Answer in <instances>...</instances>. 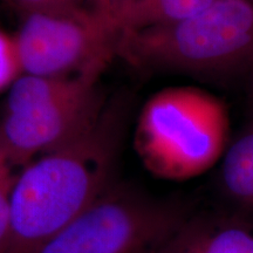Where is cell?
<instances>
[{
    "mask_svg": "<svg viewBox=\"0 0 253 253\" xmlns=\"http://www.w3.org/2000/svg\"><path fill=\"white\" fill-rule=\"evenodd\" d=\"M128 109V100H114L90 128L15 177L8 253H36L115 183Z\"/></svg>",
    "mask_w": 253,
    "mask_h": 253,
    "instance_id": "6da1fadb",
    "label": "cell"
},
{
    "mask_svg": "<svg viewBox=\"0 0 253 253\" xmlns=\"http://www.w3.org/2000/svg\"><path fill=\"white\" fill-rule=\"evenodd\" d=\"M229 130L227 109L217 96L197 87H169L145 102L134 144L151 175L166 181H188L223 158Z\"/></svg>",
    "mask_w": 253,
    "mask_h": 253,
    "instance_id": "3957f363",
    "label": "cell"
},
{
    "mask_svg": "<svg viewBox=\"0 0 253 253\" xmlns=\"http://www.w3.org/2000/svg\"><path fill=\"white\" fill-rule=\"evenodd\" d=\"M12 166L11 160H9V155L7 148L2 141L1 135H0V181L6 178V177L11 176V169L9 167Z\"/></svg>",
    "mask_w": 253,
    "mask_h": 253,
    "instance_id": "5bb4252c",
    "label": "cell"
},
{
    "mask_svg": "<svg viewBox=\"0 0 253 253\" xmlns=\"http://www.w3.org/2000/svg\"><path fill=\"white\" fill-rule=\"evenodd\" d=\"M219 177L227 198L242 210L253 212V121L227 147Z\"/></svg>",
    "mask_w": 253,
    "mask_h": 253,
    "instance_id": "ba28073f",
    "label": "cell"
},
{
    "mask_svg": "<svg viewBox=\"0 0 253 253\" xmlns=\"http://www.w3.org/2000/svg\"><path fill=\"white\" fill-rule=\"evenodd\" d=\"M24 15L32 13H63L82 7L80 0H11Z\"/></svg>",
    "mask_w": 253,
    "mask_h": 253,
    "instance_id": "4fadbf2b",
    "label": "cell"
},
{
    "mask_svg": "<svg viewBox=\"0 0 253 253\" xmlns=\"http://www.w3.org/2000/svg\"><path fill=\"white\" fill-rule=\"evenodd\" d=\"M131 1L132 0H89L90 6L88 8L120 39L123 18Z\"/></svg>",
    "mask_w": 253,
    "mask_h": 253,
    "instance_id": "8fae6325",
    "label": "cell"
},
{
    "mask_svg": "<svg viewBox=\"0 0 253 253\" xmlns=\"http://www.w3.org/2000/svg\"><path fill=\"white\" fill-rule=\"evenodd\" d=\"M186 217L181 205L115 182L36 253H151Z\"/></svg>",
    "mask_w": 253,
    "mask_h": 253,
    "instance_id": "277c9868",
    "label": "cell"
},
{
    "mask_svg": "<svg viewBox=\"0 0 253 253\" xmlns=\"http://www.w3.org/2000/svg\"><path fill=\"white\" fill-rule=\"evenodd\" d=\"M250 1H253V0H250Z\"/></svg>",
    "mask_w": 253,
    "mask_h": 253,
    "instance_id": "2e32d148",
    "label": "cell"
},
{
    "mask_svg": "<svg viewBox=\"0 0 253 253\" xmlns=\"http://www.w3.org/2000/svg\"><path fill=\"white\" fill-rule=\"evenodd\" d=\"M151 253H253V223L238 216H188Z\"/></svg>",
    "mask_w": 253,
    "mask_h": 253,
    "instance_id": "52a82bcc",
    "label": "cell"
},
{
    "mask_svg": "<svg viewBox=\"0 0 253 253\" xmlns=\"http://www.w3.org/2000/svg\"><path fill=\"white\" fill-rule=\"evenodd\" d=\"M252 90H253V68H252Z\"/></svg>",
    "mask_w": 253,
    "mask_h": 253,
    "instance_id": "9a60e30c",
    "label": "cell"
},
{
    "mask_svg": "<svg viewBox=\"0 0 253 253\" xmlns=\"http://www.w3.org/2000/svg\"><path fill=\"white\" fill-rule=\"evenodd\" d=\"M213 1L214 0H132L123 18L121 37L130 32L179 23L204 11Z\"/></svg>",
    "mask_w": 253,
    "mask_h": 253,
    "instance_id": "9c48e42d",
    "label": "cell"
},
{
    "mask_svg": "<svg viewBox=\"0 0 253 253\" xmlns=\"http://www.w3.org/2000/svg\"><path fill=\"white\" fill-rule=\"evenodd\" d=\"M13 181L12 175L0 181V253H8L11 248V190Z\"/></svg>",
    "mask_w": 253,
    "mask_h": 253,
    "instance_id": "7c38bea8",
    "label": "cell"
},
{
    "mask_svg": "<svg viewBox=\"0 0 253 253\" xmlns=\"http://www.w3.org/2000/svg\"><path fill=\"white\" fill-rule=\"evenodd\" d=\"M15 42L24 74L69 77L74 72L101 74L119 38L89 8L80 7L26 14Z\"/></svg>",
    "mask_w": 253,
    "mask_h": 253,
    "instance_id": "5b68a950",
    "label": "cell"
},
{
    "mask_svg": "<svg viewBox=\"0 0 253 253\" xmlns=\"http://www.w3.org/2000/svg\"><path fill=\"white\" fill-rule=\"evenodd\" d=\"M116 53L144 71L214 75L253 68V1L214 0L179 23L126 33Z\"/></svg>",
    "mask_w": 253,
    "mask_h": 253,
    "instance_id": "7a4b0ae2",
    "label": "cell"
},
{
    "mask_svg": "<svg viewBox=\"0 0 253 253\" xmlns=\"http://www.w3.org/2000/svg\"><path fill=\"white\" fill-rule=\"evenodd\" d=\"M103 108L96 84H91L33 108L6 113L0 135L12 166H27L41 155L77 138L94 125Z\"/></svg>",
    "mask_w": 253,
    "mask_h": 253,
    "instance_id": "8992f818",
    "label": "cell"
},
{
    "mask_svg": "<svg viewBox=\"0 0 253 253\" xmlns=\"http://www.w3.org/2000/svg\"><path fill=\"white\" fill-rule=\"evenodd\" d=\"M20 59L15 37L0 31V93L9 87L21 77Z\"/></svg>",
    "mask_w": 253,
    "mask_h": 253,
    "instance_id": "30bf717a",
    "label": "cell"
}]
</instances>
